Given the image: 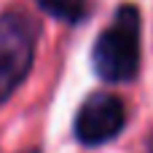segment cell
I'll list each match as a JSON object with an SVG mask.
<instances>
[{
    "mask_svg": "<svg viewBox=\"0 0 153 153\" xmlns=\"http://www.w3.org/2000/svg\"><path fill=\"white\" fill-rule=\"evenodd\" d=\"M140 11L124 3L113 22L100 32L91 51V65L97 75L108 83H126L140 70Z\"/></svg>",
    "mask_w": 153,
    "mask_h": 153,
    "instance_id": "cell-1",
    "label": "cell"
},
{
    "mask_svg": "<svg viewBox=\"0 0 153 153\" xmlns=\"http://www.w3.org/2000/svg\"><path fill=\"white\" fill-rule=\"evenodd\" d=\"M35 24L24 13L0 16V105L24 83L35 59Z\"/></svg>",
    "mask_w": 153,
    "mask_h": 153,
    "instance_id": "cell-2",
    "label": "cell"
},
{
    "mask_svg": "<svg viewBox=\"0 0 153 153\" xmlns=\"http://www.w3.org/2000/svg\"><path fill=\"white\" fill-rule=\"evenodd\" d=\"M126 124V108L124 100L110 94V91H97L91 94L75 113L73 132L81 145L97 148L118 137V132Z\"/></svg>",
    "mask_w": 153,
    "mask_h": 153,
    "instance_id": "cell-3",
    "label": "cell"
},
{
    "mask_svg": "<svg viewBox=\"0 0 153 153\" xmlns=\"http://www.w3.org/2000/svg\"><path fill=\"white\" fill-rule=\"evenodd\" d=\"M38 5L51 13L54 19H62V22H81L86 16V0H38Z\"/></svg>",
    "mask_w": 153,
    "mask_h": 153,
    "instance_id": "cell-4",
    "label": "cell"
},
{
    "mask_svg": "<svg viewBox=\"0 0 153 153\" xmlns=\"http://www.w3.org/2000/svg\"><path fill=\"white\" fill-rule=\"evenodd\" d=\"M148 148H151V153H153V134H151V140H148Z\"/></svg>",
    "mask_w": 153,
    "mask_h": 153,
    "instance_id": "cell-5",
    "label": "cell"
},
{
    "mask_svg": "<svg viewBox=\"0 0 153 153\" xmlns=\"http://www.w3.org/2000/svg\"><path fill=\"white\" fill-rule=\"evenodd\" d=\"M30 153H38V151H30Z\"/></svg>",
    "mask_w": 153,
    "mask_h": 153,
    "instance_id": "cell-6",
    "label": "cell"
}]
</instances>
